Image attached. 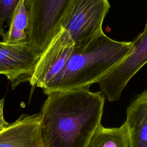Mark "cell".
<instances>
[{"mask_svg":"<svg viewBox=\"0 0 147 147\" xmlns=\"http://www.w3.org/2000/svg\"><path fill=\"white\" fill-rule=\"evenodd\" d=\"M41 52L29 42L9 44L0 41V74L5 75L13 88L30 82Z\"/></svg>","mask_w":147,"mask_h":147,"instance_id":"8992f818","label":"cell"},{"mask_svg":"<svg viewBox=\"0 0 147 147\" xmlns=\"http://www.w3.org/2000/svg\"><path fill=\"white\" fill-rule=\"evenodd\" d=\"M86 147H130L125 122L118 127H105L100 123Z\"/></svg>","mask_w":147,"mask_h":147,"instance_id":"30bf717a","label":"cell"},{"mask_svg":"<svg viewBox=\"0 0 147 147\" xmlns=\"http://www.w3.org/2000/svg\"><path fill=\"white\" fill-rule=\"evenodd\" d=\"M72 0H25L29 13V42L40 52L59 30Z\"/></svg>","mask_w":147,"mask_h":147,"instance_id":"277c9868","label":"cell"},{"mask_svg":"<svg viewBox=\"0 0 147 147\" xmlns=\"http://www.w3.org/2000/svg\"><path fill=\"white\" fill-rule=\"evenodd\" d=\"M4 99L0 100V131L6 129L10 125V123L6 122L3 117Z\"/></svg>","mask_w":147,"mask_h":147,"instance_id":"4fadbf2b","label":"cell"},{"mask_svg":"<svg viewBox=\"0 0 147 147\" xmlns=\"http://www.w3.org/2000/svg\"><path fill=\"white\" fill-rule=\"evenodd\" d=\"M74 49V42L69 33L60 28L41 52L30 84L42 88L63 69Z\"/></svg>","mask_w":147,"mask_h":147,"instance_id":"52a82bcc","label":"cell"},{"mask_svg":"<svg viewBox=\"0 0 147 147\" xmlns=\"http://www.w3.org/2000/svg\"><path fill=\"white\" fill-rule=\"evenodd\" d=\"M5 32L2 28V24L0 22V36H3L5 34Z\"/></svg>","mask_w":147,"mask_h":147,"instance_id":"5bb4252c","label":"cell"},{"mask_svg":"<svg viewBox=\"0 0 147 147\" xmlns=\"http://www.w3.org/2000/svg\"><path fill=\"white\" fill-rule=\"evenodd\" d=\"M21 0H0V22L9 25Z\"/></svg>","mask_w":147,"mask_h":147,"instance_id":"7c38bea8","label":"cell"},{"mask_svg":"<svg viewBox=\"0 0 147 147\" xmlns=\"http://www.w3.org/2000/svg\"><path fill=\"white\" fill-rule=\"evenodd\" d=\"M130 147H147V90L137 95L126 109Z\"/></svg>","mask_w":147,"mask_h":147,"instance_id":"9c48e42d","label":"cell"},{"mask_svg":"<svg viewBox=\"0 0 147 147\" xmlns=\"http://www.w3.org/2000/svg\"><path fill=\"white\" fill-rule=\"evenodd\" d=\"M105 100L88 87L49 94L40 112L44 147H86L101 123Z\"/></svg>","mask_w":147,"mask_h":147,"instance_id":"6da1fadb","label":"cell"},{"mask_svg":"<svg viewBox=\"0 0 147 147\" xmlns=\"http://www.w3.org/2000/svg\"><path fill=\"white\" fill-rule=\"evenodd\" d=\"M41 115H22L0 131V147H44Z\"/></svg>","mask_w":147,"mask_h":147,"instance_id":"ba28073f","label":"cell"},{"mask_svg":"<svg viewBox=\"0 0 147 147\" xmlns=\"http://www.w3.org/2000/svg\"><path fill=\"white\" fill-rule=\"evenodd\" d=\"M131 46V41H115L102 32L83 51H73L63 69L41 89L48 95L55 91L89 87L122 61Z\"/></svg>","mask_w":147,"mask_h":147,"instance_id":"7a4b0ae2","label":"cell"},{"mask_svg":"<svg viewBox=\"0 0 147 147\" xmlns=\"http://www.w3.org/2000/svg\"><path fill=\"white\" fill-rule=\"evenodd\" d=\"M110 7L109 0H72L60 28L69 33L74 42V51H83L103 32V22Z\"/></svg>","mask_w":147,"mask_h":147,"instance_id":"3957f363","label":"cell"},{"mask_svg":"<svg viewBox=\"0 0 147 147\" xmlns=\"http://www.w3.org/2000/svg\"><path fill=\"white\" fill-rule=\"evenodd\" d=\"M131 42L129 53L97 82L109 102L119 100L129 82L147 63V21L143 32Z\"/></svg>","mask_w":147,"mask_h":147,"instance_id":"5b68a950","label":"cell"},{"mask_svg":"<svg viewBox=\"0 0 147 147\" xmlns=\"http://www.w3.org/2000/svg\"><path fill=\"white\" fill-rule=\"evenodd\" d=\"M29 13L25 0H21L9 24V29L2 36V41L9 44H20L29 41Z\"/></svg>","mask_w":147,"mask_h":147,"instance_id":"8fae6325","label":"cell"}]
</instances>
